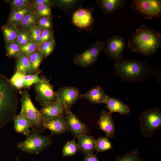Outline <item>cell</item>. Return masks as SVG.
<instances>
[{"label":"cell","instance_id":"1","mask_svg":"<svg viewBox=\"0 0 161 161\" xmlns=\"http://www.w3.org/2000/svg\"><path fill=\"white\" fill-rule=\"evenodd\" d=\"M127 45L132 52L143 56L153 55L161 46L160 33L142 24L131 33Z\"/></svg>","mask_w":161,"mask_h":161},{"label":"cell","instance_id":"2","mask_svg":"<svg viewBox=\"0 0 161 161\" xmlns=\"http://www.w3.org/2000/svg\"><path fill=\"white\" fill-rule=\"evenodd\" d=\"M114 67L115 74L123 80L133 83H143L155 73L146 61L143 59L123 57L115 61Z\"/></svg>","mask_w":161,"mask_h":161},{"label":"cell","instance_id":"3","mask_svg":"<svg viewBox=\"0 0 161 161\" xmlns=\"http://www.w3.org/2000/svg\"><path fill=\"white\" fill-rule=\"evenodd\" d=\"M18 104L17 89L6 76L0 74V129L13 121Z\"/></svg>","mask_w":161,"mask_h":161},{"label":"cell","instance_id":"4","mask_svg":"<svg viewBox=\"0 0 161 161\" xmlns=\"http://www.w3.org/2000/svg\"><path fill=\"white\" fill-rule=\"evenodd\" d=\"M20 101L21 105V112L29 120L33 131L39 133L42 132L45 129L43 119L39 111L32 102L28 90H25L22 92Z\"/></svg>","mask_w":161,"mask_h":161},{"label":"cell","instance_id":"5","mask_svg":"<svg viewBox=\"0 0 161 161\" xmlns=\"http://www.w3.org/2000/svg\"><path fill=\"white\" fill-rule=\"evenodd\" d=\"M140 129L146 138L151 137L161 127V109L156 107L146 109L139 117Z\"/></svg>","mask_w":161,"mask_h":161},{"label":"cell","instance_id":"6","mask_svg":"<svg viewBox=\"0 0 161 161\" xmlns=\"http://www.w3.org/2000/svg\"><path fill=\"white\" fill-rule=\"evenodd\" d=\"M26 137V139L18 143L17 146L22 151L27 153L39 154L52 143L50 136H42L36 132H31Z\"/></svg>","mask_w":161,"mask_h":161},{"label":"cell","instance_id":"7","mask_svg":"<svg viewBox=\"0 0 161 161\" xmlns=\"http://www.w3.org/2000/svg\"><path fill=\"white\" fill-rule=\"evenodd\" d=\"M131 8L144 18L151 19L161 18V0H132Z\"/></svg>","mask_w":161,"mask_h":161},{"label":"cell","instance_id":"8","mask_svg":"<svg viewBox=\"0 0 161 161\" xmlns=\"http://www.w3.org/2000/svg\"><path fill=\"white\" fill-rule=\"evenodd\" d=\"M105 45L106 42L104 41L98 40L95 42L84 52L75 54L73 59V63L84 68L91 66L97 61Z\"/></svg>","mask_w":161,"mask_h":161},{"label":"cell","instance_id":"9","mask_svg":"<svg viewBox=\"0 0 161 161\" xmlns=\"http://www.w3.org/2000/svg\"><path fill=\"white\" fill-rule=\"evenodd\" d=\"M126 47L124 38L115 35L106 40L104 49L107 56L115 61L123 57V53Z\"/></svg>","mask_w":161,"mask_h":161},{"label":"cell","instance_id":"10","mask_svg":"<svg viewBox=\"0 0 161 161\" xmlns=\"http://www.w3.org/2000/svg\"><path fill=\"white\" fill-rule=\"evenodd\" d=\"M36 99L42 106L45 104L56 101V92L48 80L43 79L40 82L34 84Z\"/></svg>","mask_w":161,"mask_h":161},{"label":"cell","instance_id":"11","mask_svg":"<svg viewBox=\"0 0 161 161\" xmlns=\"http://www.w3.org/2000/svg\"><path fill=\"white\" fill-rule=\"evenodd\" d=\"M82 95L76 88L71 86L64 87L56 92V101L62 103L67 109H69L82 97Z\"/></svg>","mask_w":161,"mask_h":161},{"label":"cell","instance_id":"12","mask_svg":"<svg viewBox=\"0 0 161 161\" xmlns=\"http://www.w3.org/2000/svg\"><path fill=\"white\" fill-rule=\"evenodd\" d=\"M64 117L68 131H70L75 137L89 134L90 131L87 126L70 109L66 111Z\"/></svg>","mask_w":161,"mask_h":161},{"label":"cell","instance_id":"13","mask_svg":"<svg viewBox=\"0 0 161 161\" xmlns=\"http://www.w3.org/2000/svg\"><path fill=\"white\" fill-rule=\"evenodd\" d=\"M90 10L80 8L73 13L72 17L73 24L78 28L91 30L95 22Z\"/></svg>","mask_w":161,"mask_h":161},{"label":"cell","instance_id":"14","mask_svg":"<svg viewBox=\"0 0 161 161\" xmlns=\"http://www.w3.org/2000/svg\"><path fill=\"white\" fill-rule=\"evenodd\" d=\"M67 109L62 103L55 101L47 103L39 111L43 122L55 117L64 115Z\"/></svg>","mask_w":161,"mask_h":161},{"label":"cell","instance_id":"15","mask_svg":"<svg viewBox=\"0 0 161 161\" xmlns=\"http://www.w3.org/2000/svg\"><path fill=\"white\" fill-rule=\"evenodd\" d=\"M97 124L100 129L108 138L113 139L115 136V127L114 121L112 114L103 110L101 112Z\"/></svg>","mask_w":161,"mask_h":161},{"label":"cell","instance_id":"16","mask_svg":"<svg viewBox=\"0 0 161 161\" xmlns=\"http://www.w3.org/2000/svg\"><path fill=\"white\" fill-rule=\"evenodd\" d=\"M45 129H49L51 135L61 134L68 131L64 115L55 117L43 122Z\"/></svg>","mask_w":161,"mask_h":161},{"label":"cell","instance_id":"17","mask_svg":"<svg viewBox=\"0 0 161 161\" xmlns=\"http://www.w3.org/2000/svg\"><path fill=\"white\" fill-rule=\"evenodd\" d=\"M105 104L111 114L118 112L121 115H127L130 112L129 106L118 99L108 95Z\"/></svg>","mask_w":161,"mask_h":161},{"label":"cell","instance_id":"18","mask_svg":"<svg viewBox=\"0 0 161 161\" xmlns=\"http://www.w3.org/2000/svg\"><path fill=\"white\" fill-rule=\"evenodd\" d=\"M107 96L102 87L97 86L82 94L81 97L93 104H105Z\"/></svg>","mask_w":161,"mask_h":161},{"label":"cell","instance_id":"19","mask_svg":"<svg viewBox=\"0 0 161 161\" xmlns=\"http://www.w3.org/2000/svg\"><path fill=\"white\" fill-rule=\"evenodd\" d=\"M126 0H97L96 2L99 9L104 15L111 14L121 9Z\"/></svg>","mask_w":161,"mask_h":161},{"label":"cell","instance_id":"20","mask_svg":"<svg viewBox=\"0 0 161 161\" xmlns=\"http://www.w3.org/2000/svg\"><path fill=\"white\" fill-rule=\"evenodd\" d=\"M79 150L85 156L93 154L95 149L96 139L94 137L87 134L77 137Z\"/></svg>","mask_w":161,"mask_h":161},{"label":"cell","instance_id":"21","mask_svg":"<svg viewBox=\"0 0 161 161\" xmlns=\"http://www.w3.org/2000/svg\"><path fill=\"white\" fill-rule=\"evenodd\" d=\"M13 121L14 128L16 132L24 134L26 136L30 133V123L21 112H20L18 115L15 116Z\"/></svg>","mask_w":161,"mask_h":161},{"label":"cell","instance_id":"22","mask_svg":"<svg viewBox=\"0 0 161 161\" xmlns=\"http://www.w3.org/2000/svg\"><path fill=\"white\" fill-rule=\"evenodd\" d=\"M16 59V71L24 75L32 74L28 57L20 52Z\"/></svg>","mask_w":161,"mask_h":161},{"label":"cell","instance_id":"23","mask_svg":"<svg viewBox=\"0 0 161 161\" xmlns=\"http://www.w3.org/2000/svg\"><path fill=\"white\" fill-rule=\"evenodd\" d=\"M30 10L29 8L11 10L7 23L17 27Z\"/></svg>","mask_w":161,"mask_h":161},{"label":"cell","instance_id":"24","mask_svg":"<svg viewBox=\"0 0 161 161\" xmlns=\"http://www.w3.org/2000/svg\"><path fill=\"white\" fill-rule=\"evenodd\" d=\"M18 30L17 27L7 23L2 26L1 31L6 45L16 41Z\"/></svg>","mask_w":161,"mask_h":161},{"label":"cell","instance_id":"25","mask_svg":"<svg viewBox=\"0 0 161 161\" xmlns=\"http://www.w3.org/2000/svg\"><path fill=\"white\" fill-rule=\"evenodd\" d=\"M31 71L32 74L41 73L39 69V66L44 59V56L39 49H38L29 57Z\"/></svg>","mask_w":161,"mask_h":161},{"label":"cell","instance_id":"26","mask_svg":"<svg viewBox=\"0 0 161 161\" xmlns=\"http://www.w3.org/2000/svg\"><path fill=\"white\" fill-rule=\"evenodd\" d=\"M37 17L36 15L30 10L17 27V28L30 30L35 25Z\"/></svg>","mask_w":161,"mask_h":161},{"label":"cell","instance_id":"27","mask_svg":"<svg viewBox=\"0 0 161 161\" xmlns=\"http://www.w3.org/2000/svg\"><path fill=\"white\" fill-rule=\"evenodd\" d=\"M76 137L67 142L64 146L62 151V155L63 157L73 156L79 150L78 143L75 141Z\"/></svg>","mask_w":161,"mask_h":161},{"label":"cell","instance_id":"28","mask_svg":"<svg viewBox=\"0 0 161 161\" xmlns=\"http://www.w3.org/2000/svg\"><path fill=\"white\" fill-rule=\"evenodd\" d=\"M113 148L112 144L108 137H99L96 139L95 150L97 154L111 150Z\"/></svg>","mask_w":161,"mask_h":161},{"label":"cell","instance_id":"29","mask_svg":"<svg viewBox=\"0 0 161 161\" xmlns=\"http://www.w3.org/2000/svg\"><path fill=\"white\" fill-rule=\"evenodd\" d=\"M52 6L46 4H39L31 9L38 17H52Z\"/></svg>","mask_w":161,"mask_h":161},{"label":"cell","instance_id":"30","mask_svg":"<svg viewBox=\"0 0 161 161\" xmlns=\"http://www.w3.org/2000/svg\"><path fill=\"white\" fill-rule=\"evenodd\" d=\"M55 44V41L54 38L40 45L39 49L43 54L44 58H47L53 52Z\"/></svg>","mask_w":161,"mask_h":161},{"label":"cell","instance_id":"31","mask_svg":"<svg viewBox=\"0 0 161 161\" xmlns=\"http://www.w3.org/2000/svg\"><path fill=\"white\" fill-rule=\"evenodd\" d=\"M21 46L16 41L6 45V54L8 57L16 58L21 52Z\"/></svg>","mask_w":161,"mask_h":161},{"label":"cell","instance_id":"32","mask_svg":"<svg viewBox=\"0 0 161 161\" xmlns=\"http://www.w3.org/2000/svg\"><path fill=\"white\" fill-rule=\"evenodd\" d=\"M114 161H143L139 156L137 149L129 151L121 156H118Z\"/></svg>","mask_w":161,"mask_h":161},{"label":"cell","instance_id":"33","mask_svg":"<svg viewBox=\"0 0 161 161\" xmlns=\"http://www.w3.org/2000/svg\"><path fill=\"white\" fill-rule=\"evenodd\" d=\"M24 74L16 71L10 80L11 85L16 89L21 90L24 88Z\"/></svg>","mask_w":161,"mask_h":161},{"label":"cell","instance_id":"34","mask_svg":"<svg viewBox=\"0 0 161 161\" xmlns=\"http://www.w3.org/2000/svg\"><path fill=\"white\" fill-rule=\"evenodd\" d=\"M39 73L33 74L24 75V88H29L32 85L42 81L44 78L41 79L38 77Z\"/></svg>","mask_w":161,"mask_h":161},{"label":"cell","instance_id":"35","mask_svg":"<svg viewBox=\"0 0 161 161\" xmlns=\"http://www.w3.org/2000/svg\"><path fill=\"white\" fill-rule=\"evenodd\" d=\"M32 0H13L10 2L11 10H18L25 9H30L31 3Z\"/></svg>","mask_w":161,"mask_h":161},{"label":"cell","instance_id":"36","mask_svg":"<svg viewBox=\"0 0 161 161\" xmlns=\"http://www.w3.org/2000/svg\"><path fill=\"white\" fill-rule=\"evenodd\" d=\"M53 22L52 17H37L35 25L41 30L52 29Z\"/></svg>","mask_w":161,"mask_h":161},{"label":"cell","instance_id":"37","mask_svg":"<svg viewBox=\"0 0 161 161\" xmlns=\"http://www.w3.org/2000/svg\"><path fill=\"white\" fill-rule=\"evenodd\" d=\"M18 30L16 41L21 47L31 40L30 36V30L23 29Z\"/></svg>","mask_w":161,"mask_h":161},{"label":"cell","instance_id":"38","mask_svg":"<svg viewBox=\"0 0 161 161\" xmlns=\"http://www.w3.org/2000/svg\"><path fill=\"white\" fill-rule=\"evenodd\" d=\"M38 45L32 41H30L21 47V52L28 57L39 49Z\"/></svg>","mask_w":161,"mask_h":161},{"label":"cell","instance_id":"39","mask_svg":"<svg viewBox=\"0 0 161 161\" xmlns=\"http://www.w3.org/2000/svg\"><path fill=\"white\" fill-rule=\"evenodd\" d=\"M42 30L35 25L30 30V36L32 41L37 44L39 46L41 40Z\"/></svg>","mask_w":161,"mask_h":161},{"label":"cell","instance_id":"40","mask_svg":"<svg viewBox=\"0 0 161 161\" xmlns=\"http://www.w3.org/2000/svg\"><path fill=\"white\" fill-rule=\"evenodd\" d=\"M77 1L74 0H59L53 1L55 5L64 10L72 8L76 4Z\"/></svg>","mask_w":161,"mask_h":161},{"label":"cell","instance_id":"41","mask_svg":"<svg viewBox=\"0 0 161 161\" xmlns=\"http://www.w3.org/2000/svg\"><path fill=\"white\" fill-rule=\"evenodd\" d=\"M54 38V34L52 29L42 30L41 40L40 45Z\"/></svg>","mask_w":161,"mask_h":161},{"label":"cell","instance_id":"42","mask_svg":"<svg viewBox=\"0 0 161 161\" xmlns=\"http://www.w3.org/2000/svg\"><path fill=\"white\" fill-rule=\"evenodd\" d=\"M46 4L51 6L54 5L53 1L49 0H32L30 4V9L41 4Z\"/></svg>","mask_w":161,"mask_h":161},{"label":"cell","instance_id":"43","mask_svg":"<svg viewBox=\"0 0 161 161\" xmlns=\"http://www.w3.org/2000/svg\"><path fill=\"white\" fill-rule=\"evenodd\" d=\"M83 161H99L96 155L93 154L85 156Z\"/></svg>","mask_w":161,"mask_h":161},{"label":"cell","instance_id":"44","mask_svg":"<svg viewBox=\"0 0 161 161\" xmlns=\"http://www.w3.org/2000/svg\"><path fill=\"white\" fill-rule=\"evenodd\" d=\"M16 161H19V157H16Z\"/></svg>","mask_w":161,"mask_h":161},{"label":"cell","instance_id":"45","mask_svg":"<svg viewBox=\"0 0 161 161\" xmlns=\"http://www.w3.org/2000/svg\"></svg>","mask_w":161,"mask_h":161}]
</instances>
